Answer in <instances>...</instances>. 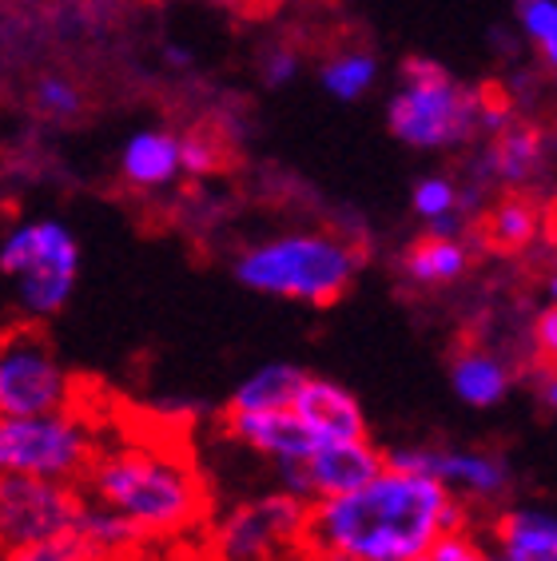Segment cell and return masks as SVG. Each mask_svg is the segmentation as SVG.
<instances>
[{
  "label": "cell",
  "instance_id": "e0dca14e",
  "mask_svg": "<svg viewBox=\"0 0 557 561\" xmlns=\"http://www.w3.org/2000/svg\"><path fill=\"white\" fill-rule=\"evenodd\" d=\"M120 168L132 187H168L183 172V148L172 131H136Z\"/></svg>",
  "mask_w": 557,
  "mask_h": 561
},
{
  "label": "cell",
  "instance_id": "f546056e",
  "mask_svg": "<svg viewBox=\"0 0 557 561\" xmlns=\"http://www.w3.org/2000/svg\"><path fill=\"white\" fill-rule=\"evenodd\" d=\"M291 76H295V56H291V53L271 56V65H268V84H287Z\"/></svg>",
  "mask_w": 557,
  "mask_h": 561
},
{
  "label": "cell",
  "instance_id": "836d02e7",
  "mask_svg": "<svg viewBox=\"0 0 557 561\" xmlns=\"http://www.w3.org/2000/svg\"><path fill=\"white\" fill-rule=\"evenodd\" d=\"M168 60H172V65H187V60H192V56H187V53H180V48H168Z\"/></svg>",
  "mask_w": 557,
  "mask_h": 561
},
{
  "label": "cell",
  "instance_id": "5b68a950",
  "mask_svg": "<svg viewBox=\"0 0 557 561\" xmlns=\"http://www.w3.org/2000/svg\"><path fill=\"white\" fill-rule=\"evenodd\" d=\"M0 271L16 283V299L29 319H48L72 299L80 248L72 231L56 219L16 227L0 248Z\"/></svg>",
  "mask_w": 557,
  "mask_h": 561
},
{
  "label": "cell",
  "instance_id": "7c38bea8",
  "mask_svg": "<svg viewBox=\"0 0 557 561\" xmlns=\"http://www.w3.org/2000/svg\"><path fill=\"white\" fill-rule=\"evenodd\" d=\"M227 434L239 446L255 450L259 458H268L271 466L278 462H307L319 446V434L307 426L295 407L283 411H247V414H224Z\"/></svg>",
  "mask_w": 557,
  "mask_h": 561
},
{
  "label": "cell",
  "instance_id": "2e32d148",
  "mask_svg": "<svg viewBox=\"0 0 557 561\" xmlns=\"http://www.w3.org/2000/svg\"><path fill=\"white\" fill-rule=\"evenodd\" d=\"M542 207L530 199L525 192H505L493 207H486L474 231L482 239V248L498 251V255H518L537 239L542 231Z\"/></svg>",
  "mask_w": 557,
  "mask_h": 561
},
{
  "label": "cell",
  "instance_id": "d590c367",
  "mask_svg": "<svg viewBox=\"0 0 557 561\" xmlns=\"http://www.w3.org/2000/svg\"><path fill=\"white\" fill-rule=\"evenodd\" d=\"M80 561H96V558H88V553H84V558H80Z\"/></svg>",
  "mask_w": 557,
  "mask_h": 561
},
{
  "label": "cell",
  "instance_id": "6da1fadb",
  "mask_svg": "<svg viewBox=\"0 0 557 561\" xmlns=\"http://www.w3.org/2000/svg\"><path fill=\"white\" fill-rule=\"evenodd\" d=\"M470 526V502L430 474L386 462L366 486L307 510L303 561H427L446 534Z\"/></svg>",
  "mask_w": 557,
  "mask_h": 561
},
{
  "label": "cell",
  "instance_id": "3957f363",
  "mask_svg": "<svg viewBox=\"0 0 557 561\" xmlns=\"http://www.w3.org/2000/svg\"><path fill=\"white\" fill-rule=\"evenodd\" d=\"M359 267H363V251L351 248L346 239L299 231V236H278L247 248L236 260V279L259 295L327 307L351 291Z\"/></svg>",
  "mask_w": 557,
  "mask_h": 561
},
{
  "label": "cell",
  "instance_id": "484cf974",
  "mask_svg": "<svg viewBox=\"0 0 557 561\" xmlns=\"http://www.w3.org/2000/svg\"><path fill=\"white\" fill-rule=\"evenodd\" d=\"M84 550L72 541V534L65 538H44L29 541V546H12V550H0V561H80Z\"/></svg>",
  "mask_w": 557,
  "mask_h": 561
},
{
  "label": "cell",
  "instance_id": "30bf717a",
  "mask_svg": "<svg viewBox=\"0 0 557 561\" xmlns=\"http://www.w3.org/2000/svg\"><path fill=\"white\" fill-rule=\"evenodd\" d=\"M386 466V450L371 443V434L363 438H331L319 443L307 462H278L275 482L291 490L303 502H319V497L351 494V490L366 486L371 478Z\"/></svg>",
  "mask_w": 557,
  "mask_h": 561
},
{
  "label": "cell",
  "instance_id": "d6986e66",
  "mask_svg": "<svg viewBox=\"0 0 557 561\" xmlns=\"http://www.w3.org/2000/svg\"><path fill=\"white\" fill-rule=\"evenodd\" d=\"M510 382H514L510 367H505L498 355H490V351H462L451 367L454 394H458L466 407H474V411L498 407V402L510 394Z\"/></svg>",
  "mask_w": 557,
  "mask_h": 561
},
{
  "label": "cell",
  "instance_id": "277c9868",
  "mask_svg": "<svg viewBox=\"0 0 557 561\" xmlns=\"http://www.w3.org/2000/svg\"><path fill=\"white\" fill-rule=\"evenodd\" d=\"M100 446L104 438L84 402L48 414H0V474L84 486Z\"/></svg>",
  "mask_w": 557,
  "mask_h": 561
},
{
  "label": "cell",
  "instance_id": "603a6c76",
  "mask_svg": "<svg viewBox=\"0 0 557 561\" xmlns=\"http://www.w3.org/2000/svg\"><path fill=\"white\" fill-rule=\"evenodd\" d=\"M183 168L192 175H215L227 168V136L215 124H200L180 140Z\"/></svg>",
  "mask_w": 557,
  "mask_h": 561
},
{
  "label": "cell",
  "instance_id": "7a4b0ae2",
  "mask_svg": "<svg viewBox=\"0 0 557 561\" xmlns=\"http://www.w3.org/2000/svg\"><path fill=\"white\" fill-rule=\"evenodd\" d=\"M84 494L120 510L151 541L180 538L207 514L204 474L175 438H136L100 446L84 478Z\"/></svg>",
  "mask_w": 557,
  "mask_h": 561
},
{
  "label": "cell",
  "instance_id": "83f0119b",
  "mask_svg": "<svg viewBox=\"0 0 557 561\" xmlns=\"http://www.w3.org/2000/svg\"><path fill=\"white\" fill-rule=\"evenodd\" d=\"M36 104L48 112H60V116H72L80 108V92L68 80H60V76H44L41 84H36Z\"/></svg>",
  "mask_w": 557,
  "mask_h": 561
},
{
  "label": "cell",
  "instance_id": "1f68e13d",
  "mask_svg": "<svg viewBox=\"0 0 557 561\" xmlns=\"http://www.w3.org/2000/svg\"><path fill=\"white\" fill-rule=\"evenodd\" d=\"M542 231H546V236H549V239H554V243H557V199H554V204L546 207V216H542Z\"/></svg>",
  "mask_w": 557,
  "mask_h": 561
},
{
  "label": "cell",
  "instance_id": "4fadbf2b",
  "mask_svg": "<svg viewBox=\"0 0 557 561\" xmlns=\"http://www.w3.org/2000/svg\"><path fill=\"white\" fill-rule=\"evenodd\" d=\"M72 541L96 561H128V558H136L151 538L132 518H124L120 510L104 506V502L84 494L80 514H76V522H72Z\"/></svg>",
  "mask_w": 557,
  "mask_h": 561
},
{
  "label": "cell",
  "instance_id": "52a82bcc",
  "mask_svg": "<svg viewBox=\"0 0 557 561\" xmlns=\"http://www.w3.org/2000/svg\"><path fill=\"white\" fill-rule=\"evenodd\" d=\"M80 402V382L56 358L41 319L0 335V414H48Z\"/></svg>",
  "mask_w": 557,
  "mask_h": 561
},
{
  "label": "cell",
  "instance_id": "5bb4252c",
  "mask_svg": "<svg viewBox=\"0 0 557 561\" xmlns=\"http://www.w3.org/2000/svg\"><path fill=\"white\" fill-rule=\"evenodd\" d=\"M295 411L319 434V443H331V438H363L366 434V414L359 407V399L346 387L331 382V378L307 375V382L295 394Z\"/></svg>",
  "mask_w": 557,
  "mask_h": 561
},
{
  "label": "cell",
  "instance_id": "ac0fdd59",
  "mask_svg": "<svg viewBox=\"0 0 557 561\" xmlns=\"http://www.w3.org/2000/svg\"><path fill=\"white\" fill-rule=\"evenodd\" d=\"M307 382V370L295 363H268V367L251 370V375L231 390L224 414H247V411H283L295 407V394Z\"/></svg>",
  "mask_w": 557,
  "mask_h": 561
},
{
  "label": "cell",
  "instance_id": "d4e9b609",
  "mask_svg": "<svg viewBox=\"0 0 557 561\" xmlns=\"http://www.w3.org/2000/svg\"><path fill=\"white\" fill-rule=\"evenodd\" d=\"M427 561H498L490 550V538H482L478 529H454L427 553Z\"/></svg>",
  "mask_w": 557,
  "mask_h": 561
},
{
  "label": "cell",
  "instance_id": "7402d4cb",
  "mask_svg": "<svg viewBox=\"0 0 557 561\" xmlns=\"http://www.w3.org/2000/svg\"><path fill=\"white\" fill-rule=\"evenodd\" d=\"M375 80V56L366 53H343L331 65H322V88L339 100H359Z\"/></svg>",
  "mask_w": 557,
  "mask_h": 561
},
{
  "label": "cell",
  "instance_id": "cb8c5ba5",
  "mask_svg": "<svg viewBox=\"0 0 557 561\" xmlns=\"http://www.w3.org/2000/svg\"><path fill=\"white\" fill-rule=\"evenodd\" d=\"M522 24L542 44L546 65L557 68V0H522Z\"/></svg>",
  "mask_w": 557,
  "mask_h": 561
},
{
  "label": "cell",
  "instance_id": "9c48e42d",
  "mask_svg": "<svg viewBox=\"0 0 557 561\" xmlns=\"http://www.w3.org/2000/svg\"><path fill=\"white\" fill-rule=\"evenodd\" d=\"M84 486L53 478L0 474V550L72 534Z\"/></svg>",
  "mask_w": 557,
  "mask_h": 561
},
{
  "label": "cell",
  "instance_id": "f1b7e54d",
  "mask_svg": "<svg viewBox=\"0 0 557 561\" xmlns=\"http://www.w3.org/2000/svg\"><path fill=\"white\" fill-rule=\"evenodd\" d=\"M534 351L542 358V367L557 375V302H549L546 311L537 314L534 323Z\"/></svg>",
  "mask_w": 557,
  "mask_h": 561
},
{
  "label": "cell",
  "instance_id": "9a60e30c",
  "mask_svg": "<svg viewBox=\"0 0 557 561\" xmlns=\"http://www.w3.org/2000/svg\"><path fill=\"white\" fill-rule=\"evenodd\" d=\"M490 550L498 561H557V518L537 506L505 510L490 526Z\"/></svg>",
  "mask_w": 557,
  "mask_h": 561
},
{
  "label": "cell",
  "instance_id": "ba28073f",
  "mask_svg": "<svg viewBox=\"0 0 557 561\" xmlns=\"http://www.w3.org/2000/svg\"><path fill=\"white\" fill-rule=\"evenodd\" d=\"M307 510L311 502L283 486L236 502L212 526L215 561H283L287 553H303Z\"/></svg>",
  "mask_w": 557,
  "mask_h": 561
},
{
  "label": "cell",
  "instance_id": "44dd1931",
  "mask_svg": "<svg viewBox=\"0 0 557 561\" xmlns=\"http://www.w3.org/2000/svg\"><path fill=\"white\" fill-rule=\"evenodd\" d=\"M542 160V131L534 124H502L490 144V168L502 180H522L530 175Z\"/></svg>",
  "mask_w": 557,
  "mask_h": 561
},
{
  "label": "cell",
  "instance_id": "4dcf8cb0",
  "mask_svg": "<svg viewBox=\"0 0 557 561\" xmlns=\"http://www.w3.org/2000/svg\"><path fill=\"white\" fill-rule=\"evenodd\" d=\"M227 9L243 12V16H263V12H271L278 4V0H224Z\"/></svg>",
  "mask_w": 557,
  "mask_h": 561
},
{
  "label": "cell",
  "instance_id": "4316f807",
  "mask_svg": "<svg viewBox=\"0 0 557 561\" xmlns=\"http://www.w3.org/2000/svg\"><path fill=\"white\" fill-rule=\"evenodd\" d=\"M414 211L427 224H434L442 216H454L458 211V192H454L451 180H422L414 187Z\"/></svg>",
  "mask_w": 557,
  "mask_h": 561
},
{
  "label": "cell",
  "instance_id": "e575fe53",
  "mask_svg": "<svg viewBox=\"0 0 557 561\" xmlns=\"http://www.w3.org/2000/svg\"><path fill=\"white\" fill-rule=\"evenodd\" d=\"M549 295H554V302H557V263H554V279H549Z\"/></svg>",
  "mask_w": 557,
  "mask_h": 561
},
{
  "label": "cell",
  "instance_id": "8fae6325",
  "mask_svg": "<svg viewBox=\"0 0 557 561\" xmlns=\"http://www.w3.org/2000/svg\"><path fill=\"white\" fill-rule=\"evenodd\" d=\"M390 466L430 474L462 502H498L510 490V466L486 450H446V446H398L386 454Z\"/></svg>",
  "mask_w": 557,
  "mask_h": 561
},
{
  "label": "cell",
  "instance_id": "8992f818",
  "mask_svg": "<svg viewBox=\"0 0 557 561\" xmlns=\"http://www.w3.org/2000/svg\"><path fill=\"white\" fill-rule=\"evenodd\" d=\"M407 88L390 104V131L410 148H442L462 140L478 119V96L458 88L451 72L434 60L402 65Z\"/></svg>",
  "mask_w": 557,
  "mask_h": 561
},
{
  "label": "cell",
  "instance_id": "d6a6232c",
  "mask_svg": "<svg viewBox=\"0 0 557 561\" xmlns=\"http://www.w3.org/2000/svg\"><path fill=\"white\" fill-rule=\"evenodd\" d=\"M546 407L557 414V375H549V378H546Z\"/></svg>",
  "mask_w": 557,
  "mask_h": 561
},
{
  "label": "cell",
  "instance_id": "ffe728a7",
  "mask_svg": "<svg viewBox=\"0 0 557 561\" xmlns=\"http://www.w3.org/2000/svg\"><path fill=\"white\" fill-rule=\"evenodd\" d=\"M466 267H470L466 243L458 236H439V231H427L422 239H414L407 260H402V271L418 287H446V283L462 279Z\"/></svg>",
  "mask_w": 557,
  "mask_h": 561
}]
</instances>
